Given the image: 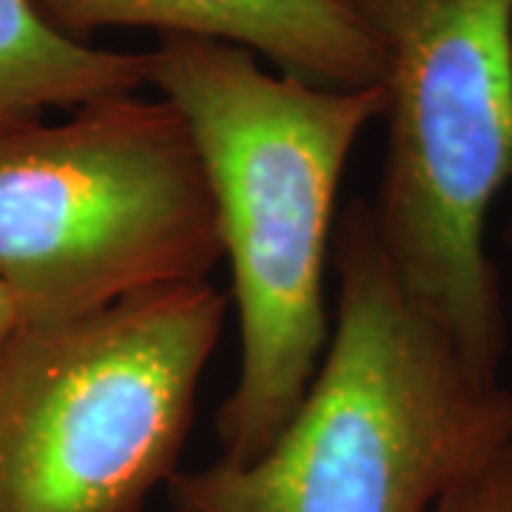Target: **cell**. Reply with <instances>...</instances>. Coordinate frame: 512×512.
<instances>
[{
  "label": "cell",
  "mask_w": 512,
  "mask_h": 512,
  "mask_svg": "<svg viewBox=\"0 0 512 512\" xmlns=\"http://www.w3.org/2000/svg\"><path fill=\"white\" fill-rule=\"evenodd\" d=\"M165 512H185V510H180V507H174V504H171V510H165Z\"/></svg>",
  "instance_id": "11"
},
{
  "label": "cell",
  "mask_w": 512,
  "mask_h": 512,
  "mask_svg": "<svg viewBox=\"0 0 512 512\" xmlns=\"http://www.w3.org/2000/svg\"><path fill=\"white\" fill-rule=\"evenodd\" d=\"M384 57V146L367 202L396 274L481 379L507 316L487 222L512 183V0H348Z\"/></svg>",
  "instance_id": "3"
},
{
  "label": "cell",
  "mask_w": 512,
  "mask_h": 512,
  "mask_svg": "<svg viewBox=\"0 0 512 512\" xmlns=\"http://www.w3.org/2000/svg\"><path fill=\"white\" fill-rule=\"evenodd\" d=\"M148 86L183 117L217 211L239 322L217 439L222 461L242 464L282 433L328 348L336 200L384 86H319L202 37H160Z\"/></svg>",
  "instance_id": "1"
},
{
  "label": "cell",
  "mask_w": 512,
  "mask_h": 512,
  "mask_svg": "<svg viewBox=\"0 0 512 512\" xmlns=\"http://www.w3.org/2000/svg\"><path fill=\"white\" fill-rule=\"evenodd\" d=\"M433 512H512V444L461 481Z\"/></svg>",
  "instance_id": "8"
},
{
  "label": "cell",
  "mask_w": 512,
  "mask_h": 512,
  "mask_svg": "<svg viewBox=\"0 0 512 512\" xmlns=\"http://www.w3.org/2000/svg\"><path fill=\"white\" fill-rule=\"evenodd\" d=\"M18 330H20L18 308H15V302H12V296L3 291V285H0V356L6 353L9 342L15 339V333H18Z\"/></svg>",
  "instance_id": "9"
},
{
  "label": "cell",
  "mask_w": 512,
  "mask_h": 512,
  "mask_svg": "<svg viewBox=\"0 0 512 512\" xmlns=\"http://www.w3.org/2000/svg\"><path fill=\"white\" fill-rule=\"evenodd\" d=\"M220 262L200 154L163 97L120 94L0 131V285L20 325L200 282Z\"/></svg>",
  "instance_id": "4"
},
{
  "label": "cell",
  "mask_w": 512,
  "mask_h": 512,
  "mask_svg": "<svg viewBox=\"0 0 512 512\" xmlns=\"http://www.w3.org/2000/svg\"><path fill=\"white\" fill-rule=\"evenodd\" d=\"M148 86V52L60 32L37 0H0V131Z\"/></svg>",
  "instance_id": "7"
},
{
  "label": "cell",
  "mask_w": 512,
  "mask_h": 512,
  "mask_svg": "<svg viewBox=\"0 0 512 512\" xmlns=\"http://www.w3.org/2000/svg\"><path fill=\"white\" fill-rule=\"evenodd\" d=\"M60 32L154 29L242 46L319 86H382L384 57L348 0H37Z\"/></svg>",
  "instance_id": "6"
},
{
  "label": "cell",
  "mask_w": 512,
  "mask_h": 512,
  "mask_svg": "<svg viewBox=\"0 0 512 512\" xmlns=\"http://www.w3.org/2000/svg\"><path fill=\"white\" fill-rule=\"evenodd\" d=\"M507 245H510V251H512V222H510V228H507Z\"/></svg>",
  "instance_id": "10"
},
{
  "label": "cell",
  "mask_w": 512,
  "mask_h": 512,
  "mask_svg": "<svg viewBox=\"0 0 512 512\" xmlns=\"http://www.w3.org/2000/svg\"><path fill=\"white\" fill-rule=\"evenodd\" d=\"M336 311L311 387L251 461L177 473L185 512H433L512 444V390L481 379L396 274L365 200L333 237Z\"/></svg>",
  "instance_id": "2"
},
{
  "label": "cell",
  "mask_w": 512,
  "mask_h": 512,
  "mask_svg": "<svg viewBox=\"0 0 512 512\" xmlns=\"http://www.w3.org/2000/svg\"><path fill=\"white\" fill-rule=\"evenodd\" d=\"M228 308L200 279L20 325L0 356V512H143L180 473Z\"/></svg>",
  "instance_id": "5"
}]
</instances>
